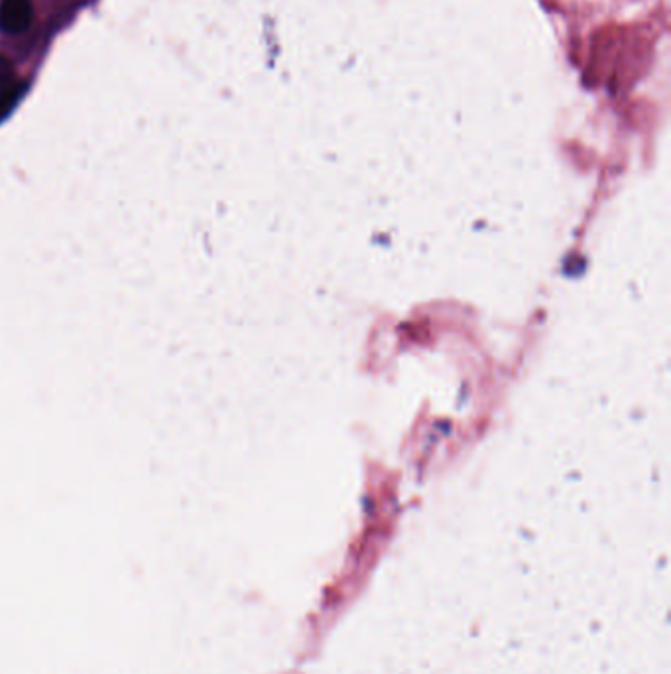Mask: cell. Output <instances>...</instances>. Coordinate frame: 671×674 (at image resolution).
<instances>
[{
	"mask_svg": "<svg viewBox=\"0 0 671 674\" xmlns=\"http://www.w3.org/2000/svg\"><path fill=\"white\" fill-rule=\"evenodd\" d=\"M32 20V0H3L0 3V32L20 34L30 28Z\"/></svg>",
	"mask_w": 671,
	"mask_h": 674,
	"instance_id": "cell-2",
	"label": "cell"
},
{
	"mask_svg": "<svg viewBox=\"0 0 671 674\" xmlns=\"http://www.w3.org/2000/svg\"><path fill=\"white\" fill-rule=\"evenodd\" d=\"M28 83L20 82L15 73V67L6 58L0 55V121H5L15 107L24 97Z\"/></svg>",
	"mask_w": 671,
	"mask_h": 674,
	"instance_id": "cell-1",
	"label": "cell"
}]
</instances>
